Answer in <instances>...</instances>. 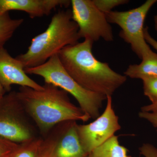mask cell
<instances>
[{"label":"cell","mask_w":157,"mask_h":157,"mask_svg":"<svg viewBox=\"0 0 157 157\" xmlns=\"http://www.w3.org/2000/svg\"><path fill=\"white\" fill-rule=\"evenodd\" d=\"M6 91L5 90V89L3 87L2 85L0 82V99L2 98L6 95Z\"/></svg>","instance_id":"cell-23"},{"label":"cell","mask_w":157,"mask_h":157,"mask_svg":"<svg viewBox=\"0 0 157 157\" xmlns=\"http://www.w3.org/2000/svg\"><path fill=\"white\" fill-rule=\"evenodd\" d=\"M0 82L6 92H10L12 85L38 90L43 89V85L28 76L22 63L16 58L12 57L4 48L0 49Z\"/></svg>","instance_id":"cell-10"},{"label":"cell","mask_w":157,"mask_h":157,"mask_svg":"<svg viewBox=\"0 0 157 157\" xmlns=\"http://www.w3.org/2000/svg\"><path fill=\"white\" fill-rule=\"evenodd\" d=\"M77 121L58 124L42 137L43 157H88L82 144Z\"/></svg>","instance_id":"cell-8"},{"label":"cell","mask_w":157,"mask_h":157,"mask_svg":"<svg viewBox=\"0 0 157 157\" xmlns=\"http://www.w3.org/2000/svg\"><path fill=\"white\" fill-rule=\"evenodd\" d=\"M140 118L143 119L149 122L157 131V111L153 112H144L140 111L138 113Z\"/></svg>","instance_id":"cell-20"},{"label":"cell","mask_w":157,"mask_h":157,"mask_svg":"<svg viewBox=\"0 0 157 157\" xmlns=\"http://www.w3.org/2000/svg\"><path fill=\"white\" fill-rule=\"evenodd\" d=\"M139 150L140 154L144 157H157V147L151 144H143Z\"/></svg>","instance_id":"cell-19"},{"label":"cell","mask_w":157,"mask_h":157,"mask_svg":"<svg viewBox=\"0 0 157 157\" xmlns=\"http://www.w3.org/2000/svg\"><path fill=\"white\" fill-rule=\"evenodd\" d=\"M42 142V137H36L25 143L21 144L11 157H43Z\"/></svg>","instance_id":"cell-15"},{"label":"cell","mask_w":157,"mask_h":157,"mask_svg":"<svg viewBox=\"0 0 157 157\" xmlns=\"http://www.w3.org/2000/svg\"><path fill=\"white\" fill-rule=\"evenodd\" d=\"M88 157H90V156H89H89Z\"/></svg>","instance_id":"cell-25"},{"label":"cell","mask_w":157,"mask_h":157,"mask_svg":"<svg viewBox=\"0 0 157 157\" xmlns=\"http://www.w3.org/2000/svg\"><path fill=\"white\" fill-rule=\"evenodd\" d=\"M121 129L118 117L113 107L111 96L107 97L106 107L102 114L89 124L78 125L79 139L89 154Z\"/></svg>","instance_id":"cell-9"},{"label":"cell","mask_w":157,"mask_h":157,"mask_svg":"<svg viewBox=\"0 0 157 157\" xmlns=\"http://www.w3.org/2000/svg\"><path fill=\"white\" fill-rule=\"evenodd\" d=\"M93 43L84 39L65 47L58 55L67 72L82 87L112 97L126 82L127 77L113 70L107 63L97 59L92 52Z\"/></svg>","instance_id":"cell-1"},{"label":"cell","mask_w":157,"mask_h":157,"mask_svg":"<svg viewBox=\"0 0 157 157\" xmlns=\"http://www.w3.org/2000/svg\"><path fill=\"white\" fill-rule=\"evenodd\" d=\"M27 74L42 77L45 83L53 85L73 96L79 107L91 119H95L100 114L106 96L85 89L67 72L61 63L58 55H56L43 64L25 69Z\"/></svg>","instance_id":"cell-4"},{"label":"cell","mask_w":157,"mask_h":157,"mask_svg":"<svg viewBox=\"0 0 157 157\" xmlns=\"http://www.w3.org/2000/svg\"><path fill=\"white\" fill-rule=\"evenodd\" d=\"M139 64L130 65L124 75L132 78L142 79L148 76H157V54L152 51L142 59Z\"/></svg>","instance_id":"cell-12"},{"label":"cell","mask_w":157,"mask_h":157,"mask_svg":"<svg viewBox=\"0 0 157 157\" xmlns=\"http://www.w3.org/2000/svg\"><path fill=\"white\" fill-rule=\"evenodd\" d=\"M71 4L69 0H0V12L24 11L34 18L49 15L54 9L58 7L68 8Z\"/></svg>","instance_id":"cell-11"},{"label":"cell","mask_w":157,"mask_h":157,"mask_svg":"<svg viewBox=\"0 0 157 157\" xmlns=\"http://www.w3.org/2000/svg\"><path fill=\"white\" fill-rule=\"evenodd\" d=\"M17 92H10L0 99V137L17 144L36 137Z\"/></svg>","instance_id":"cell-6"},{"label":"cell","mask_w":157,"mask_h":157,"mask_svg":"<svg viewBox=\"0 0 157 157\" xmlns=\"http://www.w3.org/2000/svg\"><path fill=\"white\" fill-rule=\"evenodd\" d=\"M154 25L155 29L157 32V14L154 17Z\"/></svg>","instance_id":"cell-24"},{"label":"cell","mask_w":157,"mask_h":157,"mask_svg":"<svg viewBox=\"0 0 157 157\" xmlns=\"http://www.w3.org/2000/svg\"><path fill=\"white\" fill-rule=\"evenodd\" d=\"M128 149L121 145L118 137L114 135L93 150L90 157H132L128 155Z\"/></svg>","instance_id":"cell-13"},{"label":"cell","mask_w":157,"mask_h":157,"mask_svg":"<svg viewBox=\"0 0 157 157\" xmlns=\"http://www.w3.org/2000/svg\"><path fill=\"white\" fill-rule=\"evenodd\" d=\"M93 2L100 11L106 14L112 11L115 7L129 2L128 0H93Z\"/></svg>","instance_id":"cell-17"},{"label":"cell","mask_w":157,"mask_h":157,"mask_svg":"<svg viewBox=\"0 0 157 157\" xmlns=\"http://www.w3.org/2000/svg\"><path fill=\"white\" fill-rule=\"evenodd\" d=\"M24 21L23 18H11L9 12L0 14V49L4 48L6 42L11 39Z\"/></svg>","instance_id":"cell-14"},{"label":"cell","mask_w":157,"mask_h":157,"mask_svg":"<svg viewBox=\"0 0 157 157\" xmlns=\"http://www.w3.org/2000/svg\"><path fill=\"white\" fill-rule=\"evenodd\" d=\"M38 90L20 86L17 92L23 107L42 137L58 124L68 121L87 122L90 117L70 101L68 94L48 83Z\"/></svg>","instance_id":"cell-2"},{"label":"cell","mask_w":157,"mask_h":157,"mask_svg":"<svg viewBox=\"0 0 157 157\" xmlns=\"http://www.w3.org/2000/svg\"><path fill=\"white\" fill-rule=\"evenodd\" d=\"M80 39L71 10H61L53 15L45 32L32 39L26 52L16 58L24 69L38 67L65 47L77 44Z\"/></svg>","instance_id":"cell-3"},{"label":"cell","mask_w":157,"mask_h":157,"mask_svg":"<svg viewBox=\"0 0 157 157\" xmlns=\"http://www.w3.org/2000/svg\"><path fill=\"white\" fill-rule=\"evenodd\" d=\"M157 2V0H147L129 11H112L105 14L109 24L120 26V37L130 44L132 50L141 59L152 51L144 39V25L148 11Z\"/></svg>","instance_id":"cell-5"},{"label":"cell","mask_w":157,"mask_h":157,"mask_svg":"<svg viewBox=\"0 0 157 157\" xmlns=\"http://www.w3.org/2000/svg\"><path fill=\"white\" fill-rule=\"evenodd\" d=\"M20 144L0 137V157H11L19 147Z\"/></svg>","instance_id":"cell-18"},{"label":"cell","mask_w":157,"mask_h":157,"mask_svg":"<svg viewBox=\"0 0 157 157\" xmlns=\"http://www.w3.org/2000/svg\"><path fill=\"white\" fill-rule=\"evenodd\" d=\"M140 111L144 112H153L157 111V102L143 106L140 108Z\"/></svg>","instance_id":"cell-22"},{"label":"cell","mask_w":157,"mask_h":157,"mask_svg":"<svg viewBox=\"0 0 157 157\" xmlns=\"http://www.w3.org/2000/svg\"><path fill=\"white\" fill-rule=\"evenodd\" d=\"M1 13H2V12H0V14H1Z\"/></svg>","instance_id":"cell-26"},{"label":"cell","mask_w":157,"mask_h":157,"mask_svg":"<svg viewBox=\"0 0 157 157\" xmlns=\"http://www.w3.org/2000/svg\"><path fill=\"white\" fill-rule=\"evenodd\" d=\"M144 35L147 43L151 45L152 47H153L157 51V41L151 36L149 33L147 27L144 28Z\"/></svg>","instance_id":"cell-21"},{"label":"cell","mask_w":157,"mask_h":157,"mask_svg":"<svg viewBox=\"0 0 157 157\" xmlns=\"http://www.w3.org/2000/svg\"><path fill=\"white\" fill-rule=\"evenodd\" d=\"M72 18L77 24L80 38L93 42L102 39L106 42L113 40L112 27L106 15L100 11L93 0H72Z\"/></svg>","instance_id":"cell-7"},{"label":"cell","mask_w":157,"mask_h":157,"mask_svg":"<svg viewBox=\"0 0 157 157\" xmlns=\"http://www.w3.org/2000/svg\"><path fill=\"white\" fill-rule=\"evenodd\" d=\"M141 80L144 95L148 98L151 104L157 102V76L144 77Z\"/></svg>","instance_id":"cell-16"}]
</instances>
